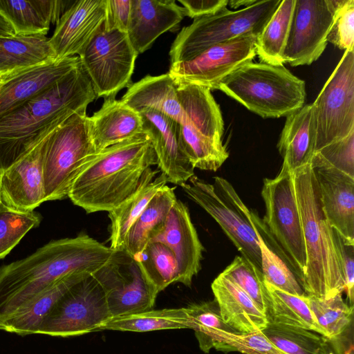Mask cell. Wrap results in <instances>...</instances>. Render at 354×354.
I'll list each match as a JSON object with an SVG mask.
<instances>
[{
  "instance_id": "obj_1",
  "label": "cell",
  "mask_w": 354,
  "mask_h": 354,
  "mask_svg": "<svg viewBox=\"0 0 354 354\" xmlns=\"http://www.w3.org/2000/svg\"><path fill=\"white\" fill-rule=\"evenodd\" d=\"M114 250L86 234L53 240L22 259L0 267V324L57 281L93 275Z\"/></svg>"
},
{
  "instance_id": "obj_2",
  "label": "cell",
  "mask_w": 354,
  "mask_h": 354,
  "mask_svg": "<svg viewBox=\"0 0 354 354\" xmlns=\"http://www.w3.org/2000/svg\"><path fill=\"white\" fill-rule=\"evenodd\" d=\"M96 97L80 64L44 92L1 115L0 173L44 134L86 110Z\"/></svg>"
},
{
  "instance_id": "obj_3",
  "label": "cell",
  "mask_w": 354,
  "mask_h": 354,
  "mask_svg": "<svg viewBox=\"0 0 354 354\" xmlns=\"http://www.w3.org/2000/svg\"><path fill=\"white\" fill-rule=\"evenodd\" d=\"M157 165L145 133L105 148L82 169L68 197L87 213L111 212L137 189L147 170Z\"/></svg>"
},
{
  "instance_id": "obj_4",
  "label": "cell",
  "mask_w": 354,
  "mask_h": 354,
  "mask_svg": "<svg viewBox=\"0 0 354 354\" xmlns=\"http://www.w3.org/2000/svg\"><path fill=\"white\" fill-rule=\"evenodd\" d=\"M306 252L301 286L306 295L321 299L344 291L333 229L322 208L319 188L310 165L292 173Z\"/></svg>"
},
{
  "instance_id": "obj_5",
  "label": "cell",
  "mask_w": 354,
  "mask_h": 354,
  "mask_svg": "<svg viewBox=\"0 0 354 354\" xmlns=\"http://www.w3.org/2000/svg\"><path fill=\"white\" fill-rule=\"evenodd\" d=\"M227 95L263 118L287 116L304 105L305 82L283 65L248 62L218 86Z\"/></svg>"
},
{
  "instance_id": "obj_6",
  "label": "cell",
  "mask_w": 354,
  "mask_h": 354,
  "mask_svg": "<svg viewBox=\"0 0 354 354\" xmlns=\"http://www.w3.org/2000/svg\"><path fill=\"white\" fill-rule=\"evenodd\" d=\"M281 0H262L232 11L226 8L215 14L194 19L176 37L169 50L171 64L189 60L207 48L234 38L258 36Z\"/></svg>"
},
{
  "instance_id": "obj_7",
  "label": "cell",
  "mask_w": 354,
  "mask_h": 354,
  "mask_svg": "<svg viewBox=\"0 0 354 354\" xmlns=\"http://www.w3.org/2000/svg\"><path fill=\"white\" fill-rule=\"evenodd\" d=\"M97 153L86 110L73 115L56 128L47 138L42 151L46 201L68 197L77 176Z\"/></svg>"
},
{
  "instance_id": "obj_8",
  "label": "cell",
  "mask_w": 354,
  "mask_h": 354,
  "mask_svg": "<svg viewBox=\"0 0 354 354\" xmlns=\"http://www.w3.org/2000/svg\"><path fill=\"white\" fill-rule=\"evenodd\" d=\"M261 196L266 207L262 221L274 249L300 285L306 267V252L292 173L282 164L278 175L265 178Z\"/></svg>"
},
{
  "instance_id": "obj_9",
  "label": "cell",
  "mask_w": 354,
  "mask_h": 354,
  "mask_svg": "<svg viewBox=\"0 0 354 354\" xmlns=\"http://www.w3.org/2000/svg\"><path fill=\"white\" fill-rule=\"evenodd\" d=\"M180 187L187 197L218 223L241 257L262 272L259 238L252 212L233 186L222 177H214V183L210 184L194 175Z\"/></svg>"
},
{
  "instance_id": "obj_10",
  "label": "cell",
  "mask_w": 354,
  "mask_h": 354,
  "mask_svg": "<svg viewBox=\"0 0 354 354\" xmlns=\"http://www.w3.org/2000/svg\"><path fill=\"white\" fill-rule=\"evenodd\" d=\"M138 55L126 32L103 26L78 57L96 97L113 99L132 84Z\"/></svg>"
},
{
  "instance_id": "obj_11",
  "label": "cell",
  "mask_w": 354,
  "mask_h": 354,
  "mask_svg": "<svg viewBox=\"0 0 354 354\" xmlns=\"http://www.w3.org/2000/svg\"><path fill=\"white\" fill-rule=\"evenodd\" d=\"M111 317L105 292L93 274L65 292L44 318L37 334L68 337L99 332Z\"/></svg>"
},
{
  "instance_id": "obj_12",
  "label": "cell",
  "mask_w": 354,
  "mask_h": 354,
  "mask_svg": "<svg viewBox=\"0 0 354 354\" xmlns=\"http://www.w3.org/2000/svg\"><path fill=\"white\" fill-rule=\"evenodd\" d=\"M312 104L316 122L315 151L354 131V50L344 51Z\"/></svg>"
},
{
  "instance_id": "obj_13",
  "label": "cell",
  "mask_w": 354,
  "mask_h": 354,
  "mask_svg": "<svg viewBox=\"0 0 354 354\" xmlns=\"http://www.w3.org/2000/svg\"><path fill=\"white\" fill-rule=\"evenodd\" d=\"M257 39L253 34H246L212 46L189 60L171 64L167 73L176 85L216 90L228 75L252 61Z\"/></svg>"
},
{
  "instance_id": "obj_14",
  "label": "cell",
  "mask_w": 354,
  "mask_h": 354,
  "mask_svg": "<svg viewBox=\"0 0 354 354\" xmlns=\"http://www.w3.org/2000/svg\"><path fill=\"white\" fill-rule=\"evenodd\" d=\"M106 295L111 317L153 308L158 295L137 259L124 250H114L94 274Z\"/></svg>"
},
{
  "instance_id": "obj_15",
  "label": "cell",
  "mask_w": 354,
  "mask_h": 354,
  "mask_svg": "<svg viewBox=\"0 0 354 354\" xmlns=\"http://www.w3.org/2000/svg\"><path fill=\"white\" fill-rule=\"evenodd\" d=\"M346 0H296L283 62L310 65L323 53L334 15Z\"/></svg>"
},
{
  "instance_id": "obj_16",
  "label": "cell",
  "mask_w": 354,
  "mask_h": 354,
  "mask_svg": "<svg viewBox=\"0 0 354 354\" xmlns=\"http://www.w3.org/2000/svg\"><path fill=\"white\" fill-rule=\"evenodd\" d=\"M55 129L44 134L0 173V202L19 210H34L46 202L42 151L47 138Z\"/></svg>"
},
{
  "instance_id": "obj_17",
  "label": "cell",
  "mask_w": 354,
  "mask_h": 354,
  "mask_svg": "<svg viewBox=\"0 0 354 354\" xmlns=\"http://www.w3.org/2000/svg\"><path fill=\"white\" fill-rule=\"evenodd\" d=\"M80 65L77 55L0 73V116L44 92Z\"/></svg>"
},
{
  "instance_id": "obj_18",
  "label": "cell",
  "mask_w": 354,
  "mask_h": 354,
  "mask_svg": "<svg viewBox=\"0 0 354 354\" xmlns=\"http://www.w3.org/2000/svg\"><path fill=\"white\" fill-rule=\"evenodd\" d=\"M143 132L150 139L157 158V165L167 182L182 186L194 175L192 164L180 142V123L152 109L138 112Z\"/></svg>"
},
{
  "instance_id": "obj_19",
  "label": "cell",
  "mask_w": 354,
  "mask_h": 354,
  "mask_svg": "<svg viewBox=\"0 0 354 354\" xmlns=\"http://www.w3.org/2000/svg\"><path fill=\"white\" fill-rule=\"evenodd\" d=\"M105 12L106 0L75 1L48 39L55 59L78 56L103 27Z\"/></svg>"
},
{
  "instance_id": "obj_20",
  "label": "cell",
  "mask_w": 354,
  "mask_h": 354,
  "mask_svg": "<svg viewBox=\"0 0 354 354\" xmlns=\"http://www.w3.org/2000/svg\"><path fill=\"white\" fill-rule=\"evenodd\" d=\"M150 241L162 243L170 249L177 263L178 282L191 286L201 270L203 247L189 209L181 201L176 199L164 228Z\"/></svg>"
},
{
  "instance_id": "obj_21",
  "label": "cell",
  "mask_w": 354,
  "mask_h": 354,
  "mask_svg": "<svg viewBox=\"0 0 354 354\" xmlns=\"http://www.w3.org/2000/svg\"><path fill=\"white\" fill-rule=\"evenodd\" d=\"M176 93L183 113L180 135L223 146V119L211 91L193 84H178Z\"/></svg>"
},
{
  "instance_id": "obj_22",
  "label": "cell",
  "mask_w": 354,
  "mask_h": 354,
  "mask_svg": "<svg viewBox=\"0 0 354 354\" xmlns=\"http://www.w3.org/2000/svg\"><path fill=\"white\" fill-rule=\"evenodd\" d=\"M185 17L174 0H131L127 34L138 54L148 50L167 31H175Z\"/></svg>"
},
{
  "instance_id": "obj_23",
  "label": "cell",
  "mask_w": 354,
  "mask_h": 354,
  "mask_svg": "<svg viewBox=\"0 0 354 354\" xmlns=\"http://www.w3.org/2000/svg\"><path fill=\"white\" fill-rule=\"evenodd\" d=\"M322 208L330 226L354 244V178L335 169H313Z\"/></svg>"
},
{
  "instance_id": "obj_24",
  "label": "cell",
  "mask_w": 354,
  "mask_h": 354,
  "mask_svg": "<svg viewBox=\"0 0 354 354\" xmlns=\"http://www.w3.org/2000/svg\"><path fill=\"white\" fill-rule=\"evenodd\" d=\"M211 287L223 321L236 333L266 328L268 324L266 313L228 277L221 272Z\"/></svg>"
},
{
  "instance_id": "obj_25",
  "label": "cell",
  "mask_w": 354,
  "mask_h": 354,
  "mask_svg": "<svg viewBox=\"0 0 354 354\" xmlns=\"http://www.w3.org/2000/svg\"><path fill=\"white\" fill-rule=\"evenodd\" d=\"M316 134L313 104L304 105L286 116L277 147L283 165L290 172L310 165L315 151Z\"/></svg>"
},
{
  "instance_id": "obj_26",
  "label": "cell",
  "mask_w": 354,
  "mask_h": 354,
  "mask_svg": "<svg viewBox=\"0 0 354 354\" xmlns=\"http://www.w3.org/2000/svg\"><path fill=\"white\" fill-rule=\"evenodd\" d=\"M89 122L93 142L98 153L144 133L140 113L115 98L104 99L102 107L89 117Z\"/></svg>"
},
{
  "instance_id": "obj_27",
  "label": "cell",
  "mask_w": 354,
  "mask_h": 354,
  "mask_svg": "<svg viewBox=\"0 0 354 354\" xmlns=\"http://www.w3.org/2000/svg\"><path fill=\"white\" fill-rule=\"evenodd\" d=\"M75 1L0 0V15L12 26L16 35H46Z\"/></svg>"
},
{
  "instance_id": "obj_28",
  "label": "cell",
  "mask_w": 354,
  "mask_h": 354,
  "mask_svg": "<svg viewBox=\"0 0 354 354\" xmlns=\"http://www.w3.org/2000/svg\"><path fill=\"white\" fill-rule=\"evenodd\" d=\"M120 100L137 112L149 109L180 123L183 119L176 85L168 73L156 76L148 75L132 83Z\"/></svg>"
},
{
  "instance_id": "obj_29",
  "label": "cell",
  "mask_w": 354,
  "mask_h": 354,
  "mask_svg": "<svg viewBox=\"0 0 354 354\" xmlns=\"http://www.w3.org/2000/svg\"><path fill=\"white\" fill-rule=\"evenodd\" d=\"M89 276L72 274L57 281L8 317L0 324V330L21 336L37 334L57 301L73 286Z\"/></svg>"
},
{
  "instance_id": "obj_30",
  "label": "cell",
  "mask_w": 354,
  "mask_h": 354,
  "mask_svg": "<svg viewBox=\"0 0 354 354\" xmlns=\"http://www.w3.org/2000/svg\"><path fill=\"white\" fill-rule=\"evenodd\" d=\"M158 171L148 169L136 191L120 205L109 212L111 220L110 248L112 250H124L131 227L156 193L168 183L162 174L156 177Z\"/></svg>"
},
{
  "instance_id": "obj_31",
  "label": "cell",
  "mask_w": 354,
  "mask_h": 354,
  "mask_svg": "<svg viewBox=\"0 0 354 354\" xmlns=\"http://www.w3.org/2000/svg\"><path fill=\"white\" fill-rule=\"evenodd\" d=\"M174 187H162L131 227L124 250L133 257L144 250L148 243L164 228L176 201Z\"/></svg>"
},
{
  "instance_id": "obj_32",
  "label": "cell",
  "mask_w": 354,
  "mask_h": 354,
  "mask_svg": "<svg viewBox=\"0 0 354 354\" xmlns=\"http://www.w3.org/2000/svg\"><path fill=\"white\" fill-rule=\"evenodd\" d=\"M265 284L267 289L265 313L268 323L300 328L327 337L314 318L306 295H294L266 281Z\"/></svg>"
},
{
  "instance_id": "obj_33",
  "label": "cell",
  "mask_w": 354,
  "mask_h": 354,
  "mask_svg": "<svg viewBox=\"0 0 354 354\" xmlns=\"http://www.w3.org/2000/svg\"><path fill=\"white\" fill-rule=\"evenodd\" d=\"M192 328L186 307L146 310L125 315L111 317L99 331L111 330L150 332L166 329Z\"/></svg>"
},
{
  "instance_id": "obj_34",
  "label": "cell",
  "mask_w": 354,
  "mask_h": 354,
  "mask_svg": "<svg viewBox=\"0 0 354 354\" xmlns=\"http://www.w3.org/2000/svg\"><path fill=\"white\" fill-rule=\"evenodd\" d=\"M48 39L44 35L0 37V73L55 59Z\"/></svg>"
},
{
  "instance_id": "obj_35",
  "label": "cell",
  "mask_w": 354,
  "mask_h": 354,
  "mask_svg": "<svg viewBox=\"0 0 354 354\" xmlns=\"http://www.w3.org/2000/svg\"><path fill=\"white\" fill-rule=\"evenodd\" d=\"M296 0H281L256 41V55L262 62L283 65Z\"/></svg>"
},
{
  "instance_id": "obj_36",
  "label": "cell",
  "mask_w": 354,
  "mask_h": 354,
  "mask_svg": "<svg viewBox=\"0 0 354 354\" xmlns=\"http://www.w3.org/2000/svg\"><path fill=\"white\" fill-rule=\"evenodd\" d=\"M136 259L158 293L170 284L178 282L176 261L170 249L163 243L149 242Z\"/></svg>"
},
{
  "instance_id": "obj_37",
  "label": "cell",
  "mask_w": 354,
  "mask_h": 354,
  "mask_svg": "<svg viewBox=\"0 0 354 354\" xmlns=\"http://www.w3.org/2000/svg\"><path fill=\"white\" fill-rule=\"evenodd\" d=\"M307 297L314 318L326 333L327 338L342 334L353 323V306L344 301L342 294L327 299Z\"/></svg>"
},
{
  "instance_id": "obj_38",
  "label": "cell",
  "mask_w": 354,
  "mask_h": 354,
  "mask_svg": "<svg viewBox=\"0 0 354 354\" xmlns=\"http://www.w3.org/2000/svg\"><path fill=\"white\" fill-rule=\"evenodd\" d=\"M41 216L34 210H19L0 202V259L4 258L32 228Z\"/></svg>"
},
{
  "instance_id": "obj_39",
  "label": "cell",
  "mask_w": 354,
  "mask_h": 354,
  "mask_svg": "<svg viewBox=\"0 0 354 354\" xmlns=\"http://www.w3.org/2000/svg\"><path fill=\"white\" fill-rule=\"evenodd\" d=\"M261 332L286 354H319L322 337L313 331L268 323Z\"/></svg>"
},
{
  "instance_id": "obj_40",
  "label": "cell",
  "mask_w": 354,
  "mask_h": 354,
  "mask_svg": "<svg viewBox=\"0 0 354 354\" xmlns=\"http://www.w3.org/2000/svg\"><path fill=\"white\" fill-rule=\"evenodd\" d=\"M256 231L259 238L264 281L283 292L298 296L306 295L289 266L274 252L267 239L261 235L257 228Z\"/></svg>"
},
{
  "instance_id": "obj_41",
  "label": "cell",
  "mask_w": 354,
  "mask_h": 354,
  "mask_svg": "<svg viewBox=\"0 0 354 354\" xmlns=\"http://www.w3.org/2000/svg\"><path fill=\"white\" fill-rule=\"evenodd\" d=\"M211 348L225 353L243 354H286L271 342L261 331L241 334L217 330L210 337Z\"/></svg>"
},
{
  "instance_id": "obj_42",
  "label": "cell",
  "mask_w": 354,
  "mask_h": 354,
  "mask_svg": "<svg viewBox=\"0 0 354 354\" xmlns=\"http://www.w3.org/2000/svg\"><path fill=\"white\" fill-rule=\"evenodd\" d=\"M192 324V330L200 349L209 353L211 348V335L217 330L236 333L222 319L217 303L214 299L186 307Z\"/></svg>"
},
{
  "instance_id": "obj_43",
  "label": "cell",
  "mask_w": 354,
  "mask_h": 354,
  "mask_svg": "<svg viewBox=\"0 0 354 354\" xmlns=\"http://www.w3.org/2000/svg\"><path fill=\"white\" fill-rule=\"evenodd\" d=\"M222 272L245 292L265 313L267 289L262 272L244 257L236 256Z\"/></svg>"
},
{
  "instance_id": "obj_44",
  "label": "cell",
  "mask_w": 354,
  "mask_h": 354,
  "mask_svg": "<svg viewBox=\"0 0 354 354\" xmlns=\"http://www.w3.org/2000/svg\"><path fill=\"white\" fill-rule=\"evenodd\" d=\"M310 165L335 169L354 178V131L316 151Z\"/></svg>"
},
{
  "instance_id": "obj_45",
  "label": "cell",
  "mask_w": 354,
  "mask_h": 354,
  "mask_svg": "<svg viewBox=\"0 0 354 354\" xmlns=\"http://www.w3.org/2000/svg\"><path fill=\"white\" fill-rule=\"evenodd\" d=\"M327 42L344 51L354 50V0H346L336 11L327 36Z\"/></svg>"
},
{
  "instance_id": "obj_46",
  "label": "cell",
  "mask_w": 354,
  "mask_h": 354,
  "mask_svg": "<svg viewBox=\"0 0 354 354\" xmlns=\"http://www.w3.org/2000/svg\"><path fill=\"white\" fill-rule=\"evenodd\" d=\"M335 247L348 304L354 301V244L346 241L333 229Z\"/></svg>"
},
{
  "instance_id": "obj_47",
  "label": "cell",
  "mask_w": 354,
  "mask_h": 354,
  "mask_svg": "<svg viewBox=\"0 0 354 354\" xmlns=\"http://www.w3.org/2000/svg\"><path fill=\"white\" fill-rule=\"evenodd\" d=\"M131 0H106L104 28L107 31H127Z\"/></svg>"
},
{
  "instance_id": "obj_48",
  "label": "cell",
  "mask_w": 354,
  "mask_h": 354,
  "mask_svg": "<svg viewBox=\"0 0 354 354\" xmlns=\"http://www.w3.org/2000/svg\"><path fill=\"white\" fill-rule=\"evenodd\" d=\"M322 337L319 354H354L353 323L336 337Z\"/></svg>"
},
{
  "instance_id": "obj_49",
  "label": "cell",
  "mask_w": 354,
  "mask_h": 354,
  "mask_svg": "<svg viewBox=\"0 0 354 354\" xmlns=\"http://www.w3.org/2000/svg\"><path fill=\"white\" fill-rule=\"evenodd\" d=\"M184 15L194 19L215 14L227 7V0H178Z\"/></svg>"
},
{
  "instance_id": "obj_50",
  "label": "cell",
  "mask_w": 354,
  "mask_h": 354,
  "mask_svg": "<svg viewBox=\"0 0 354 354\" xmlns=\"http://www.w3.org/2000/svg\"><path fill=\"white\" fill-rule=\"evenodd\" d=\"M15 31L10 24L0 15V37L15 35Z\"/></svg>"
},
{
  "instance_id": "obj_51",
  "label": "cell",
  "mask_w": 354,
  "mask_h": 354,
  "mask_svg": "<svg viewBox=\"0 0 354 354\" xmlns=\"http://www.w3.org/2000/svg\"><path fill=\"white\" fill-rule=\"evenodd\" d=\"M257 1V0H231L228 1V4L233 8H238L242 6L246 8L252 6Z\"/></svg>"
}]
</instances>
